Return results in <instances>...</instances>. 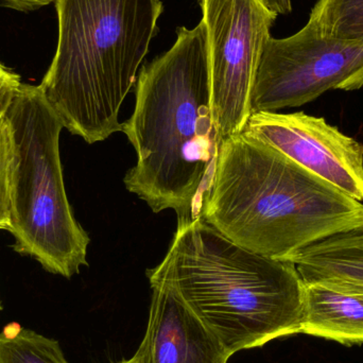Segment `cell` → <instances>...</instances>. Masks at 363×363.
<instances>
[{"instance_id":"6da1fadb","label":"cell","mask_w":363,"mask_h":363,"mask_svg":"<svg viewBox=\"0 0 363 363\" xmlns=\"http://www.w3.org/2000/svg\"><path fill=\"white\" fill-rule=\"evenodd\" d=\"M174 46L140 70L133 114L121 132L138 162L125 177L153 213L172 209L178 225L202 218L222 142L211 110L206 27L177 30Z\"/></svg>"},{"instance_id":"7a4b0ae2","label":"cell","mask_w":363,"mask_h":363,"mask_svg":"<svg viewBox=\"0 0 363 363\" xmlns=\"http://www.w3.org/2000/svg\"><path fill=\"white\" fill-rule=\"evenodd\" d=\"M202 218L237 245L277 259L363 233L362 202L245 133L222 143Z\"/></svg>"},{"instance_id":"3957f363","label":"cell","mask_w":363,"mask_h":363,"mask_svg":"<svg viewBox=\"0 0 363 363\" xmlns=\"http://www.w3.org/2000/svg\"><path fill=\"white\" fill-rule=\"evenodd\" d=\"M147 277L172 288L230 356L301 334L304 283L296 266L245 249L203 218L178 225Z\"/></svg>"},{"instance_id":"277c9868","label":"cell","mask_w":363,"mask_h":363,"mask_svg":"<svg viewBox=\"0 0 363 363\" xmlns=\"http://www.w3.org/2000/svg\"><path fill=\"white\" fill-rule=\"evenodd\" d=\"M57 43L40 84L64 129L96 144L121 132V106L157 33L161 0H55Z\"/></svg>"},{"instance_id":"5b68a950","label":"cell","mask_w":363,"mask_h":363,"mask_svg":"<svg viewBox=\"0 0 363 363\" xmlns=\"http://www.w3.org/2000/svg\"><path fill=\"white\" fill-rule=\"evenodd\" d=\"M6 117L12 130L11 228L16 253L72 279L87 266V233L68 201L60 155L64 129L40 85L21 83Z\"/></svg>"},{"instance_id":"8992f818","label":"cell","mask_w":363,"mask_h":363,"mask_svg":"<svg viewBox=\"0 0 363 363\" xmlns=\"http://www.w3.org/2000/svg\"><path fill=\"white\" fill-rule=\"evenodd\" d=\"M363 87V42L328 38L315 21L264 46L251 95L252 114L315 101L328 91Z\"/></svg>"},{"instance_id":"52a82bcc","label":"cell","mask_w":363,"mask_h":363,"mask_svg":"<svg viewBox=\"0 0 363 363\" xmlns=\"http://www.w3.org/2000/svg\"><path fill=\"white\" fill-rule=\"evenodd\" d=\"M206 27L213 123L224 140L242 133L262 51L277 15L262 0H200Z\"/></svg>"},{"instance_id":"ba28073f","label":"cell","mask_w":363,"mask_h":363,"mask_svg":"<svg viewBox=\"0 0 363 363\" xmlns=\"http://www.w3.org/2000/svg\"><path fill=\"white\" fill-rule=\"evenodd\" d=\"M242 133L273 147L311 174L362 202L363 145L325 119L304 112H256Z\"/></svg>"},{"instance_id":"9c48e42d","label":"cell","mask_w":363,"mask_h":363,"mask_svg":"<svg viewBox=\"0 0 363 363\" xmlns=\"http://www.w3.org/2000/svg\"><path fill=\"white\" fill-rule=\"evenodd\" d=\"M151 288L148 326L136 352L142 363H228L223 345L172 288Z\"/></svg>"},{"instance_id":"30bf717a","label":"cell","mask_w":363,"mask_h":363,"mask_svg":"<svg viewBox=\"0 0 363 363\" xmlns=\"http://www.w3.org/2000/svg\"><path fill=\"white\" fill-rule=\"evenodd\" d=\"M301 334L363 345V284L339 277L303 281Z\"/></svg>"},{"instance_id":"8fae6325","label":"cell","mask_w":363,"mask_h":363,"mask_svg":"<svg viewBox=\"0 0 363 363\" xmlns=\"http://www.w3.org/2000/svg\"><path fill=\"white\" fill-rule=\"evenodd\" d=\"M281 260L291 262L303 281L339 277L363 284V233L326 239Z\"/></svg>"},{"instance_id":"7c38bea8","label":"cell","mask_w":363,"mask_h":363,"mask_svg":"<svg viewBox=\"0 0 363 363\" xmlns=\"http://www.w3.org/2000/svg\"><path fill=\"white\" fill-rule=\"evenodd\" d=\"M0 363H67L60 343L16 323L0 333Z\"/></svg>"},{"instance_id":"4fadbf2b","label":"cell","mask_w":363,"mask_h":363,"mask_svg":"<svg viewBox=\"0 0 363 363\" xmlns=\"http://www.w3.org/2000/svg\"><path fill=\"white\" fill-rule=\"evenodd\" d=\"M309 19L328 38L363 42V0H318Z\"/></svg>"},{"instance_id":"5bb4252c","label":"cell","mask_w":363,"mask_h":363,"mask_svg":"<svg viewBox=\"0 0 363 363\" xmlns=\"http://www.w3.org/2000/svg\"><path fill=\"white\" fill-rule=\"evenodd\" d=\"M12 130L6 115L0 118V230L11 228V166Z\"/></svg>"},{"instance_id":"9a60e30c","label":"cell","mask_w":363,"mask_h":363,"mask_svg":"<svg viewBox=\"0 0 363 363\" xmlns=\"http://www.w3.org/2000/svg\"><path fill=\"white\" fill-rule=\"evenodd\" d=\"M21 85V76L0 63V118L6 115Z\"/></svg>"},{"instance_id":"2e32d148","label":"cell","mask_w":363,"mask_h":363,"mask_svg":"<svg viewBox=\"0 0 363 363\" xmlns=\"http://www.w3.org/2000/svg\"><path fill=\"white\" fill-rule=\"evenodd\" d=\"M53 0H0V6L13 10L29 12L48 6Z\"/></svg>"},{"instance_id":"e0dca14e","label":"cell","mask_w":363,"mask_h":363,"mask_svg":"<svg viewBox=\"0 0 363 363\" xmlns=\"http://www.w3.org/2000/svg\"><path fill=\"white\" fill-rule=\"evenodd\" d=\"M262 2L277 16L289 15L292 12L291 0H262Z\"/></svg>"},{"instance_id":"ac0fdd59","label":"cell","mask_w":363,"mask_h":363,"mask_svg":"<svg viewBox=\"0 0 363 363\" xmlns=\"http://www.w3.org/2000/svg\"><path fill=\"white\" fill-rule=\"evenodd\" d=\"M121 363H142V362H140V356H138V353H136L135 355H134L133 357L131 358V359Z\"/></svg>"},{"instance_id":"d6986e66","label":"cell","mask_w":363,"mask_h":363,"mask_svg":"<svg viewBox=\"0 0 363 363\" xmlns=\"http://www.w3.org/2000/svg\"><path fill=\"white\" fill-rule=\"evenodd\" d=\"M2 311V306H1V301H0V311Z\"/></svg>"}]
</instances>
